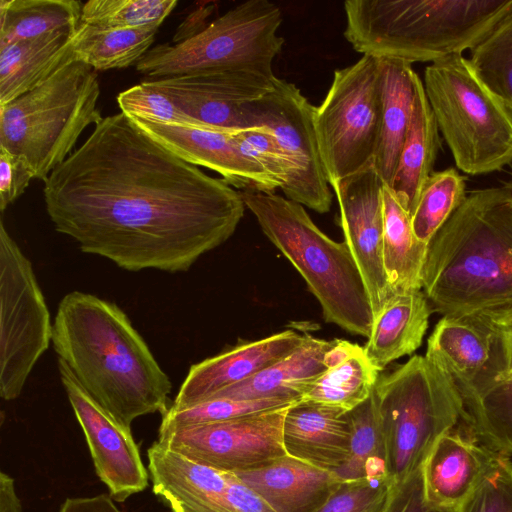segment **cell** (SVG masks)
<instances>
[{"label": "cell", "instance_id": "cell-14", "mask_svg": "<svg viewBox=\"0 0 512 512\" xmlns=\"http://www.w3.org/2000/svg\"><path fill=\"white\" fill-rule=\"evenodd\" d=\"M61 383L80 424L95 472L114 501L124 502L148 486L145 468L131 428L115 420L77 382L67 365L58 359Z\"/></svg>", "mask_w": 512, "mask_h": 512}, {"label": "cell", "instance_id": "cell-34", "mask_svg": "<svg viewBox=\"0 0 512 512\" xmlns=\"http://www.w3.org/2000/svg\"><path fill=\"white\" fill-rule=\"evenodd\" d=\"M351 439L349 455L334 473L341 481L389 479L386 447L373 392L349 411Z\"/></svg>", "mask_w": 512, "mask_h": 512}, {"label": "cell", "instance_id": "cell-32", "mask_svg": "<svg viewBox=\"0 0 512 512\" xmlns=\"http://www.w3.org/2000/svg\"><path fill=\"white\" fill-rule=\"evenodd\" d=\"M77 0H0V46L81 24Z\"/></svg>", "mask_w": 512, "mask_h": 512}, {"label": "cell", "instance_id": "cell-13", "mask_svg": "<svg viewBox=\"0 0 512 512\" xmlns=\"http://www.w3.org/2000/svg\"><path fill=\"white\" fill-rule=\"evenodd\" d=\"M289 407L159 429L157 442L220 471L235 473L258 468L287 455L283 424Z\"/></svg>", "mask_w": 512, "mask_h": 512}, {"label": "cell", "instance_id": "cell-26", "mask_svg": "<svg viewBox=\"0 0 512 512\" xmlns=\"http://www.w3.org/2000/svg\"><path fill=\"white\" fill-rule=\"evenodd\" d=\"M422 290L394 293L373 318L364 346L366 356L380 372L393 361L410 355L422 344L432 312Z\"/></svg>", "mask_w": 512, "mask_h": 512}, {"label": "cell", "instance_id": "cell-46", "mask_svg": "<svg viewBox=\"0 0 512 512\" xmlns=\"http://www.w3.org/2000/svg\"><path fill=\"white\" fill-rule=\"evenodd\" d=\"M59 512H122L114 503L112 497L100 494L91 497L67 498Z\"/></svg>", "mask_w": 512, "mask_h": 512}, {"label": "cell", "instance_id": "cell-19", "mask_svg": "<svg viewBox=\"0 0 512 512\" xmlns=\"http://www.w3.org/2000/svg\"><path fill=\"white\" fill-rule=\"evenodd\" d=\"M154 493L172 512H234L228 472L197 462L155 441L147 450Z\"/></svg>", "mask_w": 512, "mask_h": 512}, {"label": "cell", "instance_id": "cell-8", "mask_svg": "<svg viewBox=\"0 0 512 512\" xmlns=\"http://www.w3.org/2000/svg\"><path fill=\"white\" fill-rule=\"evenodd\" d=\"M422 82L457 168L480 175L512 162V113L469 59L452 55L434 61L425 68Z\"/></svg>", "mask_w": 512, "mask_h": 512}, {"label": "cell", "instance_id": "cell-23", "mask_svg": "<svg viewBox=\"0 0 512 512\" xmlns=\"http://www.w3.org/2000/svg\"><path fill=\"white\" fill-rule=\"evenodd\" d=\"M235 474L277 512H314L341 482L334 472L289 455Z\"/></svg>", "mask_w": 512, "mask_h": 512}, {"label": "cell", "instance_id": "cell-47", "mask_svg": "<svg viewBox=\"0 0 512 512\" xmlns=\"http://www.w3.org/2000/svg\"><path fill=\"white\" fill-rule=\"evenodd\" d=\"M0 512H22L15 481L3 471L0 472Z\"/></svg>", "mask_w": 512, "mask_h": 512}, {"label": "cell", "instance_id": "cell-29", "mask_svg": "<svg viewBox=\"0 0 512 512\" xmlns=\"http://www.w3.org/2000/svg\"><path fill=\"white\" fill-rule=\"evenodd\" d=\"M427 245L412 227L411 214L392 188L383 186V263L393 293L422 290Z\"/></svg>", "mask_w": 512, "mask_h": 512}, {"label": "cell", "instance_id": "cell-2", "mask_svg": "<svg viewBox=\"0 0 512 512\" xmlns=\"http://www.w3.org/2000/svg\"><path fill=\"white\" fill-rule=\"evenodd\" d=\"M422 291L433 311L494 329L512 318V199L471 191L427 246Z\"/></svg>", "mask_w": 512, "mask_h": 512}, {"label": "cell", "instance_id": "cell-31", "mask_svg": "<svg viewBox=\"0 0 512 512\" xmlns=\"http://www.w3.org/2000/svg\"><path fill=\"white\" fill-rule=\"evenodd\" d=\"M463 399L479 438L494 451L512 453V370L499 371Z\"/></svg>", "mask_w": 512, "mask_h": 512}, {"label": "cell", "instance_id": "cell-15", "mask_svg": "<svg viewBox=\"0 0 512 512\" xmlns=\"http://www.w3.org/2000/svg\"><path fill=\"white\" fill-rule=\"evenodd\" d=\"M374 161L331 186L336 195L344 242L361 272L373 318L392 292L383 263V186Z\"/></svg>", "mask_w": 512, "mask_h": 512}, {"label": "cell", "instance_id": "cell-45", "mask_svg": "<svg viewBox=\"0 0 512 512\" xmlns=\"http://www.w3.org/2000/svg\"><path fill=\"white\" fill-rule=\"evenodd\" d=\"M226 493L234 512H277L235 473L228 472Z\"/></svg>", "mask_w": 512, "mask_h": 512}, {"label": "cell", "instance_id": "cell-35", "mask_svg": "<svg viewBox=\"0 0 512 512\" xmlns=\"http://www.w3.org/2000/svg\"><path fill=\"white\" fill-rule=\"evenodd\" d=\"M465 197V177L455 168L432 172L411 216L417 239L428 246Z\"/></svg>", "mask_w": 512, "mask_h": 512}, {"label": "cell", "instance_id": "cell-1", "mask_svg": "<svg viewBox=\"0 0 512 512\" xmlns=\"http://www.w3.org/2000/svg\"><path fill=\"white\" fill-rule=\"evenodd\" d=\"M43 193L57 232L133 272L189 270L233 235L246 208L223 178L181 159L122 112L94 126Z\"/></svg>", "mask_w": 512, "mask_h": 512}, {"label": "cell", "instance_id": "cell-10", "mask_svg": "<svg viewBox=\"0 0 512 512\" xmlns=\"http://www.w3.org/2000/svg\"><path fill=\"white\" fill-rule=\"evenodd\" d=\"M381 117L380 60L363 55L335 70L324 100L314 108V128L329 185L374 161Z\"/></svg>", "mask_w": 512, "mask_h": 512}, {"label": "cell", "instance_id": "cell-21", "mask_svg": "<svg viewBox=\"0 0 512 512\" xmlns=\"http://www.w3.org/2000/svg\"><path fill=\"white\" fill-rule=\"evenodd\" d=\"M496 452L453 430L442 435L422 465L428 503L454 512L478 485Z\"/></svg>", "mask_w": 512, "mask_h": 512}, {"label": "cell", "instance_id": "cell-30", "mask_svg": "<svg viewBox=\"0 0 512 512\" xmlns=\"http://www.w3.org/2000/svg\"><path fill=\"white\" fill-rule=\"evenodd\" d=\"M159 27L109 29L81 23L73 43V60L98 71L136 65L151 49Z\"/></svg>", "mask_w": 512, "mask_h": 512}, {"label": "cell", "instance_id": "cell-6", "mask_svg": "<svg viewBox=\"0 0 512 512\" xmlns=\"http://www.w3.org/2000/svg\"><path fill=\"white\" fill-rule=\"evenodd\" d=\"M380 417L389 479L400 483L418 471L436 441L468 421L462 393L443 368L415 355L373 389Z\"/></svg>", "mask_w": 512, "mask_h": 512}, {"label": "cell", "instance_id": "cell-22", "mask_svg": "<svg viewBox=\"0 0 512 512\" xmlns=\"http://www.w3.org/2000/svg\"><path fill=\"white\" fill-rule=\"evenodd\" d=\"M350 439L349 411L300 400L287 409L283 444L289 456L335 472L348 458Z\"/></svg>", "mask_w": 512, "mask_h": 512}, {"label": "cell", "instance_id": "cell-16", "mask_svg": "<svg viewBox=\"0 0 512 512\" xmlns=\"http://www.w3.org/2000/svg\"><path fill=\"white\" fill-rule=\"evenodd\" d=\"M275 78L239 71L185 74L147 82L211 130L235 134L250 128L244 104L268 93Z\"/></svg>", "mask_w": 512, "mask_h": 512}, {"label": "cell", "instance_id": "cell-12", "mask_svg": "<svg viewBox=\"0 0 512 512\" xmlns=\"http://www.w3.org/2000/svg\"><path fill=\"white\" fill-rule=\"evenodd\" d=\"M243 108L249 127H268L290 163V175L281 188L286 198L318 213L328 212L332 193L314 128L315 106L294 83L276 77L268 93Z\"/></svg>", "mask_w": 512, "mask_h": 512}, {"label": "cell", "instance_id": "cell-17", "mask_svg": "<svg viewBox=\"0 0 512 512\" xmlns=\"http://www.w3.org/2000/svg\"><path fill=\"white\" fill-rule=\"evenodd\" d=\"M128 117L178 157L219 173L232 187L264 193H274L281 188L277 180L240 150L234 134Z\"/></svg>", "mask_w": 512, "mask_h": 512}, {"label": "cell", "instance_id": "cell-3", "mask_svg": "<svg viewBox=\"0 0 512 512\" xmlns=\"http://www.w3.org/2000/svg\"><path fill=\"white\" fill-rule=\"evenodd\" d=\"M52 344L85 392L125 427L169 408L168 375L115 303L80 291L66 294L54 319Z\"/></svg>", "mask_w": 512, "mask_h": 512}, {"label": "cell", "instance_id": "cell-44", "mask_svg": "<svg viewBox=\"0 0 512 512\" xmlns=\"http://www.w3.org/2000/svg\"><path fill=\"white\" fill-rule=\"evenodd\" d=\"M385 512H445L425 497L422 467L406 480L392 484Z\"/></svg>", "mask_w": 512, "mask_h": 512}, {"label": "cell", "instance_id": "cell-24", "mask_svg": "<svg viewBox=\"0 0 512 512\" xmlns=\"http://www.w3.org/2000/svg\"><path fill=\"white\" fill-rule=\"evenodd\" d=\"M77 29L0 46V105L34 89L73 60Z\"/></svg>", "mask_w": 512, "mask_h": 512}, {"label": "cell", "instance_id": "cell-42", "mask_svg": "<svg viewBox=\"0 0 512 512\" xmlns=\"http://www.w3.org/2000/svg\"><path fill=\"white\" fill-rule=\"evenodd\" d=\"M234 138L240 150L255 160L282 188L288 180L291 166L273 132L260 125L238 132Z\"/></svg>", "mask_w": 512, "mask_h": 512}, {"label": "cell", "instance_id": "cell-43", "mask_svg": "<svg viewBox=\"0 0 512 512\" xmlns=\"http://www.w3.org/2000/svg\"><path fill=\"white\" fill-rule=\"evenodd\" d=\"M35 178L26 158L0 147V209L15 202Z\"/></svg>", "mask_w": 512, "mask_h": 512}, {"label": "cell", "instance_id": "cell-11", "mask_svg": "<svg viewBox=\"0 0 512 512\" xmlns=\"http://www.w3.org/2000/svg\"><path fill=\"white\" fill-rule=\"evenodd\" d=\"M50 313L32 263L0 222V396L18 398L52 342Z\"/></svg>", "mask_w": 512, "mask_h": 512}, {"label": "cell", "instance_id": "cell-20", "mask_svg": "<svg viewBox=\"0 0 512 512\" xmlns=\"http://www.w3.org/2000/svg\"><path fill=\"white\" fill-rule=\"evenodd\" d=\"M425 357L452 376L462 396L502 371L494 331L463 318L442 317L437 322Z\"/></svg>", "mask_w": 512, "mask_h": 512}, {"label": "cell", "instance_id": "cell-38", "mask_svg": "<svg viewBox=\"0 0 512 512\" xmlns=\"http://www.w3.org/2000/svg\"><path fill=\"white\" fill-rule=\"evenodd\" d=\"M298 401L283 398L253 400L211 398L185 407L174 408L170 406L162 415L159 429L230 420L289 407Z\"/></svg>", "mask_w": 512, "mask_h": 512}, {"label": "cell", "instance_id": "cell-33", "mask_svg": "<svg viewBox=\"0 0 512 512\" xmlns=\"http://www.w3.org/2000/svg\"><path fill=\"white\" fill-rule=\"evenodd\" d=\"M380 371L357 344L341 362L327 368L307 389L300 401L313 402L350 411L372 394Z\"/></svg>", "mask_w": 512, "mask_h": 512}, {"label": "cell", "instance_id": "cell-9", "mask_svg": "<svg viewBox=\"0 0 512 512\" xmlns=\"http://www.w3.org/2000/svg\"><path fill=\"white\" fill-rule=\"evenodd\" d=\"M281 23L274 3L249 0L184 40L151 48L136 70L152 79L239 71L274 76L272 63L284 44L277 34Z\"/></svg>", "mask_w": 512, "mask_h": 512}, {"label": "cell", "instance_id": "cell-4", "mask_svg": "<svg viewBox=\"0 0 512 512\" xmlns=\"http://www.w3.org/2000/svg\"><path fill=\"white\" fill-rule=\"evenodd\" d=\"M344 36L378 59L434 62L477 46L512 12V0H347Z\"/></svg>", "mask_w": 512, "mask_h": 512}, {"label": "cell", "instance_id": "cell-40", "mask_svg": "<svg viewBox=\"0 0 512 512\" xmlns=\"http://www.w3.org/2000/svg\"><path fill=\"white\" fill-rule=\"evenodd\" d=\"M454 512H512V461L496 452L478 485Z\"/></svg>", "mask_w": 512, "mask_h": 512}, {"label": "cell", "instance_id": "cell-41", "mask_svg": "<svg viewBox=\"0 0 512 512\" xmlns=\"http://www.w3.org/2000/svg\"><path fill=\"white\" fill-rule=\"evenodd\" d=\"M392 484L388 479L341 481L314 512H385Z\"/></svg>", "mask_w": 512, "mask_h": 512}, {"label": "cell", "instance_id": "cell-36", "mask_svg": "<svg viewBox=\"0 0 512 512\" xmlns=\"http://www.w3.org/2000/svg\"><path fill=\"white\" fill-rule=\"evenodd\" d=\"M469 60L512 113V12L471 50Z\"/></svg>", "mask_w": 512, "mask_h": 512}, {"label": "cell", "instance_id": "cell-18", "mask_svg": "<svg viewBox=\"0 0 512 512\" xmlns=\"http://www.w3.org/2000/svg\"><path fill=\"white\" fill-rule=\"evenodd\" d=\"M304 335L285 330L271 336L240 342L192 365L171 407L204 401L213 394L243 382L297 349Z\"/></svg>", "mask_w": 512, "mask_h": 512}, {"label": "cell", "instance_id": "cell-5", "mask_svg": "<svg viewBox=\"0 0 512 512\" xmlns=\"http://www.w3.org/2000/svg\"><path fill=\"white\" fill-rule=\"evenodd\" d=\"M240 193L263 233L305 280L324 320L368 338L373 323L371 301L346 243L329 238L295 201L275 193Z\"/></svg>", "mask_w": 512, "mask_h": 512}, {"label": "cell", "instance_id": "cell-37", "mask_svg": "<svg viewBox=\"0 0 512 512\" xmlns=\"http://www.w3.org/2000/svg\"><path fill=\"white\" fill-rule=\"evenodd\" d=\"M177 0H89L83 3L81 23L100 28L161 26Z\"/></svg>", "mask_w": 512, "mask_h": 512}, {"label": "cell", "instance_id": "cell-27", "mask_svg": "<svg viewBox=\"0 0 512 512\" xmlns=\"http://www.w3.org/2000/svg\"><path fill=\"white\" fill-rule=\"evenodd\" d=\"M439 147V129L423 82L417 75L412 116L390 186L411 216L422 188L433 172Z\"/></svg>", "mask_w": 512, "mask_h": 512}, {"label": "cell", "instance_id": "cell-48", "mask_svg": "<svg viewBox=\"0 0 512 512\" xmlns=\"http://www.w3.org/2000/svg\"><path fill=\"white\" fill-rule=\"evenodd\" d=\"M493 331L499 344L502 370H512V318L500 323Z\"/></svg>", "mask_w": 512, "mask_h": 512}, {"label": "cell", "instance_id": "cell-7", "mask_svg": "<svg viewBox=\"0 0 512 512\" xmlns=\"http://www.w3.org/2000/svg\"><path fill=\"white\" fill-rule=\"evenodd\" d=\"M95 70L72 61L45 82L0 105V147L22 155L45 181L73 152L82 132L103 118Z\"/></svg>", "mask_w": 512, "mask_h": 512}, {"label": "cell", "instance_id": "cell-25", "mask_svg": "<svg viewBox=\"0 0 512 512\" xmlns=\"http://www.w3.org/2000/svg\"><path fill=\"white\" fill-rule=\"evenodd\" d=\"M333 343L334 340L319 339L305 333L303 342L293 352L249 379L227 387L208 399L300 400L310 385L327 369L324 356Z\"/></svg>", "mask_w": 512, "mask_h": 512}, {"label": "cell", "instance_id": "cell-39", "mask_svg": "<svg viewBox=\"0 0 512 512\" xmlns=\"http://www.w3.org/2000/svg\"><path fill=\"white\" fill-rule=\"evenodd\" d=\"M117 103L121 112L128 116H137L163 124L211 130L180 110L167 95L150 86L147 81L120 92Z\"/></svg>", "mask_w": 512, "mask_h": 512}, {"label": "cell", "instance_id": "cell-28", "mask_svg": "<svg viewBox=\"0 0 512 512\" xmlns=\"http://www.w3.org/2000/svg\"><path fill=\"white\" fill-rule=\"evenodd\" d=\"M379 60L382 117L374 164L382 181L391 186L412 116L417 74L409 62L388 58Z\"/></svg>", "mask_w": 512, "mask_h": 512}, {"label": "cell", "instance_id": "cell-49", "mask_svg": "<svg viewBox=\"0 0 512 512\" xmlns=\"http://www.w3.org/2000/svg\"><path fill=\"white\" fill-rule=\"evenodd\" d=\"M502 187L509 195V197L512 199V177Z\"/></svg>", "mask_w": 512, "mask_h": 512}]
</instances>
